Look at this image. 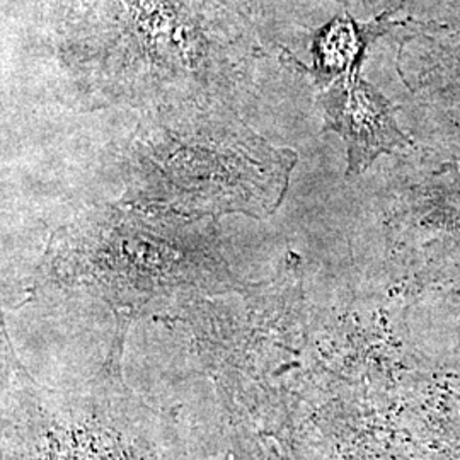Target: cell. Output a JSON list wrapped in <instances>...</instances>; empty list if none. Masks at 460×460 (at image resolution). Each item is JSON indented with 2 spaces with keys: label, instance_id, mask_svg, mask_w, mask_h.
I'll return each mask as SVG.
<instances>
[{
  "label": "cell",
  "instance_id": "cell-2",
  "mask_svg": "<svg viewBox=\"0 0 460 460\" xmlns=\"http://www.w3.org/2000/svg\"><path fill=\"white\" fill-rule=\"evenodd\" d=\"M408 150L382 191L385 227L404 246L460 256V152Z\"/></svg>",
  "mask_w": 460,
  "mask_h": 460
},
{
  "label": "cell",
  "instance_id": "cell-4",
  "mask_svg": "<svg viewBox=\"0 0 460 460\" xmlns=\"http://www.w3.org/2000/svg\"><path fill=\"white\" fill-rule=\"evenodd\" d=\"M418 108L421 137L431 135V148L460 152V43L435 45L421 51L402 74Z\"/></svg>",
  "mask_w": 460,
  "mask_h": 460
},
{
  "label": "cell",
  "instance_id": "cell-3",
  "mask_svg": "<svg viewBox=\"0 0 460 460\" xmlns=\"http://www.w3.org/2000/svg\"><path fill=\"white\" fill-rule=\"evenodd\" d=\"M323 89L319 104L329 128L345 142L349 178L365 172L382 154H401L414 146L401 130L393 102L367 83L360 70Z\"/></svg>",
  "mask_w": 460,
  "mask_h": 460
},
{
  "label": "cell",
  "instance_id": "cell-1",
  "mask_svg": "<svg viewBox=\"0 0 460 460\" xmlns=\"http://www.w3.org/2000/svg\"><path fill=\"white\" fill-rule=\"evenodd\" d=\"M296 164L230 106L142 113L116 163L119 203L150 214L217 218L275 214Z\"/></svg>",
  "mask_w": 460,
  "mask_h": 460
}]
</instances>
